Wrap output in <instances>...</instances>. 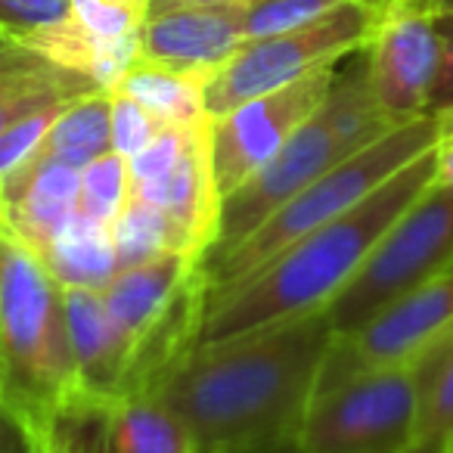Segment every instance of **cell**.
<instances>
[{"mask_svg": "<svg viewBox=\"0 0 453 453\" xmlns=\"http://www.w3.org/2000/svg\"><path fill=\"white\" fill-rule=\"evenodd\" d=\"M335 345L326 311L199 345L158 388L199 453H246L296 441Z\"/></svg>", "mask_w": 453, "mask_h": 453, "instance_id": "1", "label": "cell"}, {"mask_svg": "<svg viewBox=\"0 0 453 453\" xmlns=\"http://www.w3.org/2000/svg\"><path fill=\"white\" fill-rule=\"evenodd\" d=\"M438 174V146L391 174L342 218L317 226L249 277L208 296L199 345L326 311L397 218Z\"/></svg>", "mask_w": 453, "mask_h": 453, "instance_id": "2", "label": "cell"}, {"mask_svg": "<svg viewBox=\"0 0 453 453\" xmlns=\"http://www.w3.org/2000/svg\"><path fill=\"white\" fill-rule=\"evenodd\" d=\"M391 127L397 125H391L372 96L364 57H360L351 69L335 75L326 100L286 140L283 150L265 168L255 171L240 189L220 199L218 236L205 261H214L236 249L271 214H277L286 202L296 199L308 183H314L329 168L388 134Z\"/></svg>", "mask_w": 453, "mask_h": 453, "instance_id": "3", "label": "cell"}, {"mask_svg": "<svg viewBox=\"0 0 453 453\" xmlns=\"http://www.w3.org/2000/svg\"><path fill=\"white\" fill-rule=\"evenodd\" d=\"M0 370L7 403L28 434L81 388L65 329L63 286L41 255L10 236H0Z\"/></svg>", "mask_w": 453, "mask_h": 453, "instance_id": "4", "label": "cell"}, {"mask_svg": "<svg viewBox=\"0 0 453 453\" xmlns=\"http://www.w3.org/2000/svg\"><path fill=\"white\" fill-rule=\"evenodd\" d=\"M438 140H441V121L432 119V115H422V119H413L407 125L391 127L388 134L372 140L370 146L348 156L335 168H329L323 177L308 183L296 199L286 202L277 214H271L236 249H230V252L214 261H202L208 277V296L236 283V280L249 277V273H255L267 261L277 258L283 249H289L292 242L314 234L317 226L351 211L372 189L382 187L391 174L407 168L413 158H419L432 146H438Z\"/></svg>", "mask_w": 453, "mask_h": 453, "instance_id": "5", "label": "cell"}, {"mask_svg": "<svg viewBox=\"0 0 453 453\" xmlns=\"http://www.w3.org/2000/svg\"><path fill=\"white\" fill-rule=\"evenodd\" d=\"M416 364L360 370L317 388L296 432L298 453H403L416 444Z\"/></svg>", "mask_w": 453, "mask_h": 453, "instance_id": "6", "label": "cell"}, {"mask_svg": "<svg viewBox=\"0 0 453 453\" xmlns=\"http://www.w3.org/2000/svg\"><path fill=\"white\" fill-rule=\"evenodd\" d=\"M453 265V187L434 180L379 240L351 283L329 302L335 335H351L391 302Z\"/></svg>", "mask_w": 453, "mask_h": 453, "instance_id": "7", "label": "cell"}, {"mask_svg": "<svg viewBox=\"0 0 453 453\" xmlns=\"http://www.w3.org/2000/svg\"><path fill=\"white\" fill-rule=\"evenodd\" d=\"M376 19L379 4L345 0L333 13L296 32L246 41L205 84L208 119H218L240 103L271 94L311 72L339 65L345 57L360 53L376 28Z\"/></svg>", "mask_w": 453, "mask_h": 453, "instance_id": "8", "label": "cell"}, {"mask_svg": "<svg viewBox=\"0 0 453 453\" xmlns=\"http://www.w3.org/2000/svg\"><path fill=\"white\" fill-rule=\"evenodd\" d=\"M339 65L311 72L298 81L277 88L234 106L230 112L211 119L208 152H211V174L220 199L240 189L255 171H261L286 140L317 112L333 88Z\"/></svg>", "mask_w": 453, "mask_h": 453, "instance_id": "9", "label": "cell"}, {"mask_svg": "<svg viewBox=\"0 0 453 453\" xmlns=\"http://www.w3.org/2000/svg\"><path fill=\"white\" fill-rule=\"evenodd\" d=\"M366 81L391 125L422 119L441 63L438 22L419 0H388L364 50Z\"/></svg>", "mask_w": 453, "mask_h": 453, "instance_id": "10", "label": "cell"}, {"mask_svg": "<svg viewBox=\"0 0 453 453\" xmlns=\"http://www.w3.org/2000/svg\"><path fill=\"white\" fill-rule=\"evenodd\" d=\"M453 326V265L391 302L357 333L335 335L323 364L320 388L360 370L391 364H416Z\"/></svg>", "mask_w": 453, "mask_h": 453, "instance_id": "11", "label": "cell"}, {"mask_svg": "<svg viewBox=\"0 0 453 453\" xmlns=\"http://www.w3.org/2000/svg\"><path fill=\"white\" fill-rule=\"evenodd\" d=\"M246 44V4L183 7L146 19L140 57L171 69L214 78V72Z\"/></svg>", "mask_w": 453, "mask_h": 453, "instance_id": "12", "label": "cell"}, {"mask_svg": "<svg viewBox=\"0 0 453 453\" xmlns=\"http://www.w3.org/2000/svg\"><path fill=\"white\" fill-rule=\"evenodd\" d=\"M78 187L81 168L35 156L16 180L0 189V236L44 255L78 214Z\"/></svg>", "mask_w": 453, "mask_h": 453, "instance_id": "13", "label": "cell"}, {"mask_svg": "<svg viewBox=\"0 0 453 453\" xmlns=\"http://www.w3.org/2000/svg\"><path fill=\"white\" fill-rule=\"evenodd\" d=\"M208 131H211V121L196 134L189 150L165 174L131 189L134 199L150 202L152 208L168 214L183 230V236L205 255L211 249L214 236H218L220 211V193L214 187L211 152H208Z\"/></svg>", "mask_w": 453, "mask_h": 453, "instance_id": "14", "label": "cell"}, {"mask_svg": "<svg viewBox=\"0 0 453 453\" xmlns=\"http://www.w3.org/2000/svg\"><path fill=\"white\" fill-rule=\"evenodd\" d=\"M63 308L78 385L90 395L121 397V342L106 314L103 292L63 286Z\"/></svg>", "mask_w": 453, "mask_h": 453, "instance_id": "15", "label": "cell"}, {"mask_svg": "<svg viewBox=\"0 0 453 453\" xmlns=\"http://www.w3.org/2000/svg\"><path fill=\"white\" fill-rule=\"evenodd\" d=\"M205 258L187 252H165L158 258H150L143 265H134L119 271L109 280L103 292V304L112 320V329L121 342V354L125 345L168 304V298L177 292L193 267H199Z\"/></svg>", "mask_w": 453, "mask_h": 453, "instance_id": "16", "label": "cell"}, {"mask_svg": "<svg viewBox=\"0 0 453 453\" xmlns=\"http://www.w3.org/2000/svg\"><path fill=\"white\" fill-rule=\"evenodd\" d=\"M90 90H100L90 78L59 69L41 53L13 44L0 53V134L38 109L63 106Z\"/></svg>", "mask_w": 453, "mask_h": 453, "instance_id": "17", "label": "cell"}, {"mask_svg": "<svg viewBox=\"0 0 453 453\" xmlns=\"http://www.w3.org/2000/svg\"><path fill=\"white\" fill-rule=\"evenodd\" d=\"M100 453H199L189 426L158 397H115Z\"/></svg>", "mask_w": 453, "mask_h": 453, "instance_id": "18", "label": "cell"}, {"mask_svg": "<svg viewBox=\"0 0 453 453\" xmlns=\"http://www.w3.org/2000/svg\"><path fill=\"white\" fill-rule=\"evenodd\" d=\"M109 94H121L140 103L162 125H196L208 119L205 78L162 63H150L143 57L121 75V81Z\"/></svg>", "mask_w": 453, "mask_h": 453, "instance_id": "19", "label": "cell"}, {"mask_svg": "<svg viewBox=\"0 0 453 453\" xmlns=\"http://www.w3.org/2000/svg\"><path fill=\"white\" fill-rule=\"evenodd\" d=\"M44 265L59 280V286H84V289H106L109 280L119 273L112 234L100 220L75 214L59 230L44 255Z\"/></svg>", "mask_w": 453, "mask_h": 453, "instance_id": "20", "label": "cell"}, {"mask_svg": "<svg viewBox=\"0 0 453 453\" xmlns=\"http://www.w3.org/2000/svg\"><path fill=\"white\" fill-rule=\"evenodd\" d=\"M106 152H112V94L90 90L63 106L38 156L65 162L72 168H84Z\"/></svg>", "mask_w": 453, "mask_h": 453, "instance_id": "21", "label": "cell"}, {"mask_svg": "<svg viewBox=\"0 0 453 453\" xmlns=\"http://www.w3.org/2000/svg\"><path fill=\"white\" fill-rule=\"evenodd\" d=\"M152 0H69L65 22L103 53L106 63H125L137 53Z\"/></svg>", "mask_w": 453, "mask_h": 453, "instance_id": "22", "label": "cell"}, {"mask_svg": "<svg viewBox=\"0 0 453 453\" xmlns=\"http://www.w3.org/2000/svg\"><path fill=\"white\" fill-rule=\"evenodd\" d=\"M109 234H112L115 258H119V271L134 265H143L150 258H158L165 252H187L205 258V252L193 246V242L183 236V230L162 214L158 208H152L143 199H127V205L121 208L119 218L109 224Z\"/></svg>", "mask_w": 453, "mask_h": 453, "instance_id": "23", "label": "cell"}, {"mask_svg": "<svg viewBox=\"0 0 453 453\" xmlns=\"http://www.w3.org/2000/svg\"><path fill=\"white\" fill-rule=\"evenodd\" d=\"M419 376V419L416 441L444 447L453 434V326L416 360Z\"/></svg>", "mask_w": 453, "mask_h": 453, "instance_id": "24", "label": "cell"}, {"mask_svg": "<svg viewBox=\"0 0 453 453\" xmlns=\"http://www.w3.org/2000/svg\"><path fill=\"white\" fill-rule=\"evenodd\" d=\"M127 199H131V174H127V158H121L119 152H106L81 168L78 214L109 226L127 205Z\"/></svg>", "mask_w": 453, "mask_h": 453, "instance_id": "25", "label": "cell"}, {"mask_svg": "<svg viewBox=\"0 0 453 453\" xmlns=\"http://www.w3.org/2000/svg\"><path fill=\"white\" fill-rule=\"evenodd\" d=\"M345 0H249L246 4V41L296 32L323 19Z\"/></svg>", "mask_w": 453, "mask_h": 453, "instance_id": "26", "label": "cell"}, {"mask_svg": "<svg viewBox=\"0 0 453 453\" xmlns=\"http://www.w3.org/2000/svg\"><path fill=\"white\" fill-rule=\"evenodd\" d=\"M63 106H69V103H63ZM63 106L38 109V112L13 121L7 131L0 134V189L7 187L10 180H16V177L35 162L47 131H50V125L57 121V115L63 112Z\"/></svg>", "mask_w": 453, "mask_h": 453, "instance_id": "27", "label": "cell"}, {"mask_svg": "<svg viewBox=\"0 0 453 453\" xmlns=\"http://www.w3.org/2000/svg\"><path fill=\"white\" fill-rule=\"evenodd\" d=\"M162 127V121L152 112H146L140 103L112 94V152H119L121 158L137 156L143 146L152 143V137Z\"/></svg>", "mask_w": 453, "mask_h": 453, "instance_id": "28", "label": "cell"}, {"mask_svg": "<svg viewBox=\"0 0 453 453\" xmlns=\"http://www.w3.org/2000/svg\"><path fill=\"white\" fill-rule=\"evenodd\" d=\"M69 0H0V28L13 41H26L28 35L65 19Z\"/></svg>", "mask_w": 453, "mask_h": 453, "instance_id": "29", "label": "cell"}, {"mask_svg": "<svg viewBox=\"0 0 453 453\" xmlns=\"http://www.w3.org/2000/svg\"><path fill=\"white\" fill-rule=\"evenodd\" d=\"M434 22H438L441 63H438V78H434L432 96H428L426 115L447 121L453 115V13L434 16Z\"/></svg>", "mask_w": 453, "mask_h": 453, "instance_id": "30", "label": "cell"}, {"mask_svg": "<svg viewBox=\"0 0 453 453\" xmlns=\"http://www.w3.org/2000/svg\"><path fill=\"white\" fill-rule=\"evenodd\" d=\"M0 453H32V434L7 401H0Z\"/></svg>", "mask_w": 453, "mask_h": 453, "instance_id": "31", "label": "cell"}, {"mask_svg": "<svg viewBox=\"0 0 453 453\" xmlns=\"http://www.w3.org/2000/svg\"><path fill=\"white\" fill-rule=\"evenodd\" d=\"M218 4H249V0H152L150 19H152V16L171 13V10H183V7H218Z\"/></svg>", "mask_w": 453, "mask_h": 453, "instance_id": "32", "label": "cell"}, {"mask_svg": "<svg viewBox=\"0 0 453 453\" xmlns=\"http://www.w3.org/2000/svg\"><path fill=\"white\" fill-rule=\"evenodd\" d=\"M434 180L453 187V140H438V174H434Z\"/></svg>", "mask_w": 453, "mask_h": 453, "instance_id": "33", "label": "cell"}, {"mask_svg": "<svg viewBox=\"0 0 453 453\" xmlns=\"http://www.w3.org/2000/svg\"><path fill=\"white\" fill-rule=\"evenodd\" d=\"M422 7L428 10L432 16H444V13H453V0H419Z\"/></svg>", "mask_w": 453, "mask_h": 453, "instance_id": "34", "label": "cell"}, {"mask_svg": "<svg viewBox=\"0 0 453 453\" xmlns=\"http://www.w3.org/2000/svg\"><path fill=\"white\" fill-rule=\"evenodd\" d=\"M403 453H441V444H434V441H416Z\"/></svg>", "mask_w": 453, "mask_h": 453, "instance_id": "35", "label": "cell"}, {"mask_svg": "<svg viewBox=\"0 0 453 453\" xmlns=\"http://www.w3.org/2000/svg\"><path fill=\"white\" fill-rule=\"evenodd\" d=\"M246 453H298L296 441H286V444H273V447H265V450H246Z\"/></svg>", "mask_w": 453, "mask_h": 453, "instance_id": "36", "label": "cell"}, {"mask_svg": "<svg viewBox=\"0 0 453 453\" xmlns=\"http://www.w3.org/2000/svg\"><path fill=\"white\" fill-rule=\"evenodd\" d=\"M13 44H19V41H13L7 32H4V28H0V53H4V50H10V47H13Z\"/></svg>", "mask_w": 453, "mask_h": 453, "instance_id": "37", "label": "cell"}, {"mask_svg": "<svg viewBox=\"0 0 453 453\" xmlns=\"http://www.w3.org/2000/svg\"><path fill=\"white\" fill-rule=\"evenodd\" d=\"M441 140H453V125H447L444 131H441Z\"/></svg>", "mask_w": 453, "mask_h": 453, "instance_id": "38", "label": "cell"}, {"mask_svg": "<svg viewBox=\"0 0 453 453\" xmlns=\"http://www.w3.org/2000/svg\"><path fill=\"white\" fill-rule=\"evenodd\" d=\"M441 453H453V434L444 441V447H441Z\"/></svg>", "mask_w": 453, "mask_h": 453, "instance_id": "39", "label": "cell"}, {"mask_svg": "<svg viewBox=\"0 0 453 453\" xmlns=\"http://www.w3.org/2000/svg\"><path fill=\"white\" fill-rule=\"evenodd\" d=\"M0 401H7V395H4V370H0Z\"/></svg>", "mask_w": 453, "mask_h": 453, "instance_id": "40", "label": "cell"}, {"mask_svg": "<svg viewBox=\"0 0 453 453\" xmlns=\"http://www.w3.org/2000/svg\"><path fill=\"white\" fill-rule=\"evenodd\" d=\"M447 125H453V115H450V119H447V121H441V131H444Z\"/></svg>", "mask_w": 453, "mask_h": 453, "instance_id": "41", "label": "cell"}, {"mask_svg": "<svg viewBox=\"0 0 453 453\" xmlns=\"http://www.w3.org/2000/svg\"><path fill=\"white\" fill-rule=\"evenodd\" d=\"M370 4H379V7H382V4H388V0H370Z\"/></svg>", "mask_w": 453, "mask_h": 453, "instance_id": "42", "label": "cell"}]
</instances>
